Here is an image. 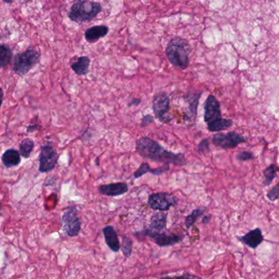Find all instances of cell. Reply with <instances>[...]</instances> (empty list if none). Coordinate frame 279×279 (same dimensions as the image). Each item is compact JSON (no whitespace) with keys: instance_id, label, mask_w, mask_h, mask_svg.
Instances as JSON below:
<instances>
[{"instance_id":"3957f363","label":"cell","mask_w":279,"mask_h":279,"mask_svg":"<svg viewBox=\"0 0 279 279\" xmlns=\"http://www.w3.org/2000/svg\"><path fill=\"white\" fill-rule=\"evenodd\" d=\"M191 46L186 38L174 37L166 46L165 53L171 64L181 69L186 70L190 65Z\"/></svg>"},{"instance_id":"7402d4cb","label":"cell","mask_w":279,"mask_h":279,"mask_svg":"<svg viewBox=\"0 0 279 279\" xmlns=\"http://www.w3.org/2000/svg\"><path fill=\"white\" fill-rule=\"evenodd\" d=\"M34 142L32 139H24L23 141L20 143L19 152L23 158H29L34 150Z\"/></svg>"},{"instance_id":"d4e9b609","label":"cell","mask_w":279,"mask_h":279,"mask_svg":"<svg viewBox=\"0 0 279 279\" xmlns=\"http://www.w3.org/2000/svg\"><path fill=\"white\" fill-rule=\"evenodd\" d=\"M132 245H133V243H132V239L127 235H124L123 236V243H122V245L120 246V250L124 254V257H130L132 252Z\"/></svg>"},{"instance_id":"cb8c5ba5","label":"cell","mask_w":279,"mask_h":279,"mask_svg":"<svg viewBox=\"0 0 279 279\" xmlns=\"http://www.w3.org/2000/svg\"><path fill=\"white\" fill-rule=\"evenodd\" d=\"M277 169L278 168L275 166V165L272 164L270 166H268L265 170L264 171V181L263 182L264 186H268L272 183V181L276 177V173H277Z\"/></svg>"},{"instance_id":"2e32d148","label":"cell","mask_w":279,"mask_h":279,"mask_svg":"<svg viewBox=\"0 0 279 279\" xmlns=\"http://www.w3.org/2000/svg\"><path fill=\"white\" fill-rule=\"evenodd\" d=\"M104 240L109 249L114 252H119L120 251V243L118 237L117 232L115 231L113 226H107L103 228Z\"/></svg>"},{"instance_id":"d590c367","label":"cell","mask_w":279,"mask_h":279,"mask_svg":"<svg viewBox=\"0 0 279 279\" xmlns=\"http://www.w3.org/2000/svg\"><path fill=\"white\" fill-rule=\"evenodd\" d=\"M0 211H1V201H0Z\"/></svg>"},{"instance_id":"44dd1931","label":"cell","mask_w":279,"mask_h":279,"mask_svg":"<svg viewBox=\"0 0 279 279\" xmlns=\"http://www.w3.org/2000/svg\"><path fill=\"white\" fill-rule=\"evenodd\" d=\"M13 58L11 47L7 44H0V68H7L11 64Z\"/></svg>"},{"instance_id":"4fadbf2b","label":"cell","mask_w":279,"mask_h":279,"mask_svg":"<svg viewBox=\"0 0 279 279\" xmlns=\"http://www.w3.org/2000/svg\"><path fill=\"white\" fill-rule=\"evenodd\" d=\"M147 237L153 239L156 245L160 247H171L181 243L184 239V235H166L164 233H156L148 235Z\"/></svg>"},{"instance_id":"277c9868","label":"cell","mask_w":279,"mask_h":279,"mask_svg":"<svg viewBox=\"0 0 279 279\" xmlns=\"http://www.w3.org/2000/svg\"><path fill=\"white\" fill-rule=\"evenodd\" d=\"M102 11L101 5L88 0H77L71 6L68 17L72 22L84 23L92 22Z\"/></svg>"},{"instance_id":"52a82bcc","label":"cell","mask_w":279,"mask_h":279,"mask_svg":"<svg viewBox=\"0 0 279 279\" xmlns=\"http://www.w3.org/2000/svg\"><path fill=\"white\" fill-rule=\"evenodd\" d=\"M59 157L60 154L51 144L47 143L42 145L40 153L38 156V172L40 173H47L53 171L58 164Z\"/></svg>"},{"instance_id":"4dcf8cb0","label":"cell","mask_w":279,"mask_h":279,"mask_svg":"<svg viewBox=\"0 0 279 279\" xmlns=\"http://www.w3.org/2000/svg\"><path fill=\"white\" fill-rule=\"evenodd\" d=\"M38 129V125H37V124H33V125H29V126L27 127V130H26V132H34V131H37Z\"/></svg>"},{"instance_id":"8992f818","label":"cell","mask_w":279,"mask_h":279,"mask_svg":"<svg viewBox=\"0 0 279 279\" xmlns=\"http://www.w3.org/2000/svg\"><path fill=\"white\" fill-rule=\"evenodd\" d=\"M62 230L68 237L74 238L81 231V220L78 215L75 206H70L65 210L62 216Z\"/></svg>"},{"instance_id":"d6a6232c","label":"cell","mask_w":279,"mask_h":279,"mask_svg":"<svg viewBox=\"0 0 279 279\" xmlns=\"http://www.w3.org/2000/svg\"><path fill=\"white\" fill-rule=\"evenodd\" d=\"M211 215H205L203 217V224H208L210 220H211Z\"/></svg>"},{"instance_id":"83f0119b","label":"cell","mask_w":279,"mask_h":279,"mask_svg":"<svg viewBox=\"0 0 279 279\" xmlns=\"http://www.w3.org/2000/svg\"><path fill=\"white\" fill-rule=\"evenodd\" d=\"M253 154L249 151H243L237 155V159L239 161H242V162L249 161V160L253 159Z\"/></svg>"},{"instance_id":"30bf717a","label":"cell","mask_w":279,"mask_h":279,"mask_svg":"<svg viewBox=\"0 0 279 279\" xmlns=\"http://www.w3.org/2000/svg\"><path fill=\"white\" fill-rule=\"evenodd\" d=\"M212 144L216 147L221 149H233L247 141V139L235 132H230L228 133H215L212 136Z\"/></svg>"},{"instance_id":"5b68a950","label":"cell","mask_w":279,"mask_h":279,"mask_svg":"<svg viewBox=\"0 0 279 279\" xmlns=\"http://www.w3.org/2000/svg\"><path fill=\"white\" fill-rule=\"evenodd\" d=\"M41 53L38 50L29 48L16 54L13 58V71L17 75H27L40 62Z\"/></svg>"},{"instance_id":"603a6c76","label":"cell","mask_w":279,"mask_h":279,"mask_svg":"<svg viewBox=\"0 0 279 279\" xmlns=\"http://www.w3.org/2000/svg\"><path fill=\"white\" fill-rule=\"evenodd\" d=\"M206 210H207L206 208H196L193 210L191 213L190 215H188L186 217L185 224H186V229L189 230V229L191 228L192 226H194V225L196 223L197 220L201 216H203Z\"/></svg>"},{"instance_id":"4316f807","label":"cell","mask_w":279,"mask_h":279,"mask_svg":"<svg viewBox=\"0 0 279 279\" xmlns=\"http://www.w3.org/2000/svg\"><path fill=\"white\" fill-rule=\"evenodd\" d=\"M277 172H279L277 170ZM267 197H268V199L270 201H276L279 198V181L277 182V185L274 186V187L272 188L268 192L267 194Z\"/></svg>"},{"instance_id":"f1b7e54d","label":"cell","mask_w":279,"mask_h":279,"mask_svg":"<svg viewBox=\"0 0 279 279\" xmlns=\"http://www.w3.org/2000/svg\"><path fill=\"white\" fill-rule=\"evenodd\" d=\"M158 279H202L200 277L196 276V275L190 274V273H186V274L181 275V276H174V277H169V276H165V277H160Z\"/></svg>"},{"instance_id":"836d02e7","label":"cell","mask_w":279,"mask_h":279,"mask_svg":"<svg viewBox=\"0 0 279 279\" xmlns=\"http://www.w3.org/2000/svg\"><path fill=\"white\" fill-rule=\"evenodd\" d=\"M4 96H5V93H4V90L2 88H0V109H1V106H2L3 101H4Z\"/></svg>"},{"instance_id":"7c38bea8","label":"cell","mask_w":279,"mask_h":279,"mask_svg":"<svg viewBox=\"0 0 279 279\" xmlns=\"http://www.w3.org/2000/svg\"><path fill=\"white\" fill-rule=\"evenodd\" d=\"M202 92H190L184 96L186 102L187 103L188 108L185 115V120L187 122H195L198 112V102L202 96Z\"/></svg>"},{"instance_id":"484cf974","label":"cell","mask_w":279,"mask_h":279,"mask_svg":"<svg viewBox=\"0 0 279 279\" xmlns=\"http://www.w3.org/2000/svg\"><path fill=\"white\" fill-rule=\"evenodd\" d=\"M211 150L210 149V141L208 139H203L200 142L198 143V152L199 153H207Z\"/></svg>"},{"instance_id":"e0dca14e","label":"cell","mask_w":279,"mask_h":279,"mask_svg":"<svg viewBox=\"0 0 279 279\" xmlns=\"http://www.w3.org/2000/svg\"><path fill=\"white\" fill-rule=\"evenodd\" d=\"M109 33V27L107 26H95L88 28L84 33V38L88 43H96L100 38L106 36Z\"/></svg>"},{"instance_id":"e575fe53","label":"cell","mask_w":279,"mask_h":279,"mask_svg":"<svg viewBox=\"0 0 279 279\" xmlns=\"http://www.w3.org/2000/svg\"><path fill=\"white\" fill-rule=\"evenodd\" d=\"M4 2L6 3V4H9V5H10V4H12L13 3V0H3Z\"/></svg>"},{"instance_id":"8fae6325","label":"cell","mask_w":279,"mask_h":279,"mask_svg":"<svg viewBox=\"0 0 279 279\" xmlns=\"http://www.w3.org/2000/svg\"><path fill=\"white\" fill-rule=\"evenodd\" d=\"M166 217H168V215L163 211H159V212L153 214L150 219L148 229L136 233L135 235L136 236L143 235V236L147 237L148 235H151V234L162 233L166 228Z\"/></svg>"},{"instance_id":"6da1fadb","label":"cell","mask_w":279,"mask_h":279,"mask_svg":"<svg viewBox=\"0 0 279 279\" xmlns=\"http://www.w3.org/2000/svg\"><path fill=\"white\" fill-rule=\"evenodd\" d=\"M136 149L139 155L153 162L178 166H183L187 164L185 153L170 151L162 147L158 141L151 137H142L137 139Z\"/></svg>"},{"instance_id":"9c48e42d","label":"cell","mask_w":279,"mask_h":279,"mask_svg":"<svg viewBox=\"0 0 279 279\" xmlns=\"http://www.w3.org/2000/svg\"><path fill=\"white\" fill-rule=\"evenodd\" d=\"M178 201L177 197L173 194L158 192L149 194L148 205L153 211H166L171 207L177 206Z\"/></svg>"},{"instance_id":"ac0fdd59","label":"cell","mask_w":279,"mask_h":279,"mask_svg":"<svg viewBox=\"0 0 279 279\" xmlns=\"http://www.w3.org/2000/svg\"><path fill=\"white\" fill-rule=\"evenodd\" d=\"M169 170H170L169 164H163L158 169H150V166L147 162H142L141 166H139V169L135 172L133 177L135 179H138L147 173H151L153 176H161L168 173Z\"/></svg>"},{"instance_id":"f546056e","label":"cell","mask_w":279,"mask_h":279,"mask_svg":"<svg viewBox=\"0 0 279 279\" xmlns=\"http://www.w3.org/2000/svg\"><path fill=\"white\" fill-rule=\"evenodd\" d=\"M154 123V118L153 117V115H146L145 116H143L141 119V128H145V127L149 126V124H152Z\"/></svg>"},{"instance_id":"9a60e30c","label":"cell","mask_w":279,"mask_h":279,"mask_svg":"<svg viewBox=\"0 0 279 279\" xmlns=\"http://www.w3.org/2000/svg\"><path fill=\"white\" fill-rule=\"evenodd\" d=\"M239 240L252 249H256L264 241L262 231L260 228L251 230L245 235L239 237Z\"/></svg>"},{"instance_id":"ffe728a7","label":"cell","mask_w":279,"mask_h":279,"mask_svg":"<svg viewBox=\"0 0 279 279\" xmlns=\"http://www.w3.org/2000/svg\"><path fill=\"white\" fill-rule=\"evenodd\" d=\"M90 63H91L90 58L87 55H83V57H79L76 62L71 63V67L76 75L83 76V75H88L89 72Z\"/></svg>"},{"instance_id":"1f68e13d","label":"cell","mask_w":279,"mask_h":279,"mask_svg":"<svg viewBox=\"0 0 279 279\" xmlns=\"http://www.w3.org/2000/svg\"><path fill=\"white\" fill-rule=\"evenodd\" d=\"M140 103H141V100H140V99H133V100H131L128 105H129V106H132V105H133V106H137Z\"/></svg>"},{"instance_id":"5bb4252c","label":"cell","mask_w":279,"mask_h":279,"mask_svg":"<svg viewBox=\"0 0 279 279\" xmlns=\"http://www.w3.org/2000/svg\"><path fill=\"white\" fill-rule=\"evenodd\" d=\"M128 184L124 182L100 185L98 187V192L101 195L107 197H117L124 195L128 192Z\"/></svg>"},{"instance_id":"ba28073f","label":"cell","mask_w":279,"mask_h":279,"mask_svg":"<svg viewBox=\"0 0 279 279\" xmlns=\"http://www.w3.org/2000/svg\"><path fill=\"white\" fill-rule=\"evenodd\" d=\"M152 108L157 120L162 124H169L172 121L170 111V99L166 92H158L153 96Z\"/></svg>"},{"instance_id":"d6986e66","label":"cell","mask_w":279,"mask_h":279,"mask_svg":"<svg viewBox=\"0 0 279 279\" xmlns=\"http://www.w3.org/2000/svg\"><path fill=\"white\" fill-rule=\"evenodd\" d=\"M21 157H22L21 153L17 149H9L3 153L1 160H2L3 164L6 169H11V168L19 166L22 162Z\"/></svg>"},{"instance_id":"7a4b0ae2","label":"cell","mask_w":279,"mask_h":279,"mask_svg":"<svg viewBox=\"0 0 279 279\" xmlns=\"http://www.w3.org/2000/svg\"><path fill=\"white\" fill-rule=\"evenodd\" d=\"M204 122L211 132H221L233 126L232 120L222 118L220 104L213 95H209L205 101Z\"/></svg>"}]
</instances>
